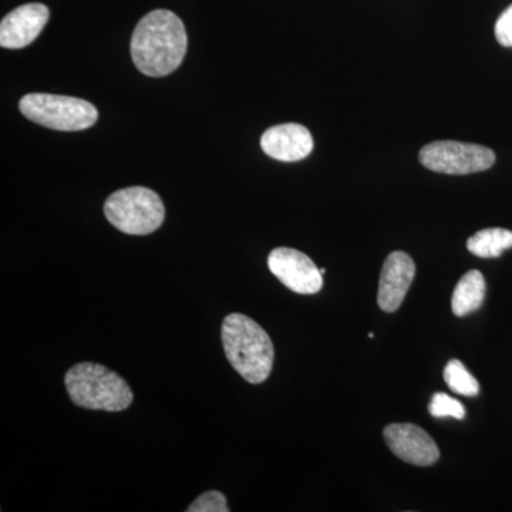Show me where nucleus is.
<instances>
[{
  "label": "nucleus",
  "instance_id": "1",
  "mask_svg": "<svg viewBox=\"0 0 512 512\" xmlns=\"http://www.w3.org/2000/svg\"><path fill=\"white\" fill-rule=\"evenodd\" d=\"M183 20L170 10L158 9L138 22L131 37V57L141 73L164 77L175 72L187 53Z\"/></svg>",
  "mask_w": 512,
  "mask_h": 512
},
{
  "label": "nucleus",
  "instance_id": "11",
  "mask_svg": "<svg viewBox=\"0 0 512 512\" xmlns=\"http://www.w3.org/2000/svg\"><path fill=\"white\" fill-rule=\"evenodd\" d=\"M311 131L301 124L288 123L268 128L261 137V148L266 156L284 163H295L312 153Z\"/></svg>",
  "mask_w": 512,
  "mask_h": 512
},
{
  "label": "nucleus",
  "instance_id": "9",
  "mask_svg": "<svg viewBox=\"0 0 512 512\" xmlns=\"http://www.w3.org/2000/svg\"><path fill=\"white\" fill-rule=\"evenodd\" d=\"M416 276L412 256L396 251L387 256L380 274L377 303L383 312L393 313L402 306Z\"/></svg>",
  "mask_w": 512,
  "mask_h": 512
},
{
  "label": "nucleus",
  "instance_id": "15",
  "mask_svg": "<svg viewBox=\"0 0 512 512\" xmlns=\"http://www.w3.org/2000/svg\"><path fill=\"white\" fill-rule=\"evenodd\" d=\"M429 412L433 417H453L457 420H463L466 416L463 404L446 393H436L431 397Z\"/></svg>",
  "mask_w": 512,
  "mask_h": 512
},
{
  "label": "nucleus",
  "instance_id": "16",
  "mask_svg": "<svg viewBox=\"0 0 512 512\" xmlns=\"http://www.w3.org/2000/svg\"><path fill=\"white\" fill-rule=\"evenodd\" d=\"M188 512H228L227 498L220 491H207L187 508Z\"/></svg>",
  "mask_w": 512,
  "mask_h": 512
},
{
  "label": "nucleus",
  "instance_id": "6",
  "mask_svg": "<svg viewBox=\"0 0 512 512\" xmlns=\"http://www.w3.org/2000/svg\"><path fill=\"white\" fill-rule=\"evenodd\" d=\"M421 165L434 173L467 175L488 170L495 163L493 150L460 141H434L421 148Z\"/></svg>",
  "mask_w": 512,
  "mask_h": 512
},
{
  "label": "nucleus",
  "instance_id": "2",
  "mask_svg": "<svg viewBox=\"0 0 512 512\" xmlns=\"http://www.w3.org/2000/svg\"><path fill=\"white\" fill-rule=\"evenodd\" d=\"M221 340L228 362L248 383L261 384L271 376L274 343L255 320L229 313L222 322Z\"/></svg>",
  "mask_w": 512,
  "mask_h": 512
},
{
  "label": "nucleus",
  "instance_id": "7",
  "mask_svg": "<svg viewBox=\"0 0 512 512\" xmlns=\"http://www.w3.org/2000/svg\"><path fill=\"white\" fill-rule=\"evenodd\" d=\"M268 268L292 292L313 295L322 289L320 269L308 255L296 249H274L268 256Z\"/></svg>",
  "mask_w": 512,
  "mask_h": 512
},
{
  "label": "nucleus",
  "instance_id": "4",
  "mask_svg": "<svg viewBox=\"0 0 512 512\" xmlns=\"http://www.w3.org/2000/svg\"><path fill=\"white\" fill-rule=\"evenodd\" d=\"M104 215L124 234L148 235L163 225L165 207L160 195L150 188L128 187L107 198Z\"/></svg>",
  "mask_w": 512,
  "mask_h": 512
},
{
  "label": "nucleus",
  "instance_id": "17",
  "mask_svg": "<svg viewBox=\"0 0 512 512\" xmlns=\"http://www.w3.org/2000/svg\"><path fill=\"white\" fill-rule=\"evenodd\" d=\"M495 37L501 46L512 47V5L504 10L495 23Z\"/></svg>",
  "mask_w": 512,
  "mask_h": 512
},
{
  "label": "nucleus",
  "instance_id": "8",
  "mask_svg": "<svg viewBox=\"0 0 512 512\" xmlns=\"http://www.w3.org/2000/svg\"><path fill=\"white\" fill-rule=\"evenodd\" d=\"M383 437L394 456L406 463L429 467L439 461V447L429 433L416 424H389L383 431Z\"/></svg>",
  "mask_w": 512,
  "mask_h": 512
},
{
  "label": "nucleus",
  "instance_id": "12",
  "mask_svg": "<svg viewBox=\"0 0 512 512\" xmlns=\"http://www.w3.org/2000/svg\"><path fill=\"white\" fill-rule=\"evenodd\" d=\"M485 299V279L480 271L467 272L458 281L451 298V309L458 318L478 311Z\"/></svg>",
  "mask_w": 512,
  "mask_h": 512
},
{
  "label": "nucleus",
  "instance_id": "5",
  "mask_svg": "<svg viewBox=\"0 0 512 512\" xmlns=\"http://www.w3.org/2000/svg\"><path fill=\"white\" fill-rule=\"evenodd\" d=\"M19 109L26 119L57 131L87 130L99 119V111L89 101L57 94H26Z\"/></svg>",
  "mask_w": 512,
  "mask_h": 512
},
{
  "label": "nucleus",
  "instance_id": "3",
  "mask_svg": "<svg viewBox=\"0 0 512 512\" xmlns=\"http://www.w3.org/2000/svg\"><path fill=\"white\" fill-rule=\"evenodd\" d=\"M64 384L72 402L87 410L119 413L134 400L126 380L99 363L83 362L70 367Z\"/></svg>",
  "mask_w": 512,
  "mask_h": 512
},
{
  "label": "nucleus",
  "instance_id": "14",
  "mask_svg": "<svg viewBox=\"0 0 512 512\" xmlns=\"http://www.w3.org/2000/svg\"><path fill=\"white\" fill-rule=\"evenodd\" d=\"M444 380H446L448 389L461 396L474 397L480 392V384L476 377L471 375L466 366L460 360H450L444 369Z\"/></svg>",
  "mask_w": 512,
  "mask_h": 512
},
{
  "label": "nucleus",
  "instance_id": "10",
  "mask_svg": "<svg viewBox=\"0 0 512 512\" xmlns=\"http://www.w3.org/2000/svg\"><path fill=\"white\" fill-rule=\"evenodd\" d=\"M50 10L43 3H28L12 10L0 23V46L23 49L35 42L49 22Z\"/></svg>",
  "mask_w": 512,
  "mask_h": 512
},
{
  "label": "nucleus",
  "instance_id": "13",
  "mask_svg": "<svg viewBox=\"0 0 512 512\" xmlns=\"http://www.w3.org/2000/svg\"><path fill=\"white\" fill-rule=\"evenodd\" d=\"M512 248V231L503 228L481 229L468 238L467 249L478 258H498Z\"/></svg>",
  "mask_w": 512,
  "mask_h": 512
}]
</instances>
